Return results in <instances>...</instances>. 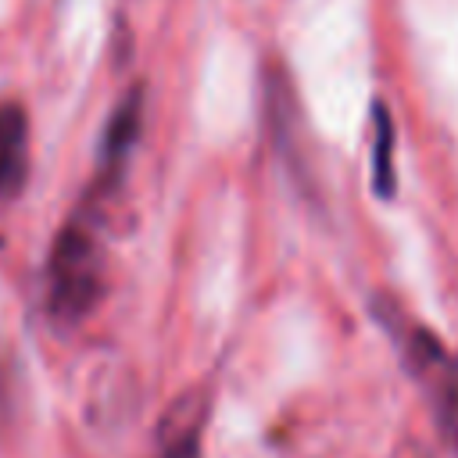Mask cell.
I'll return each mask as SVG.
<instances>
[{
  "label": "cell",
  "instance_id": "1",
  "mask_svg": "<svg viewBox=\"0 0 458 458\" xmlns=\"http://www.w3.org/2000/svg\"><path fill=\"white\" fill-rule=\"evenodd\" d=\"M104 293V250L86 218H75L54 240L47 268V308L57 322L86 318Z\"/></svg>",
  "mask_w": 458,
  "mask_h": 458
},
{
  "label": "cell",
  "instance_id": "4",
  "mask_svg": "<svg viewBox=\"0 0 458 458\" xmlns=\"http://www.w3.org/2000/svg\"><path fill=\"white\" fill-rule=\"evenodd\" d=\"M433 372V408H437V426L447 437V444L458 451V358L440 354Z\"/></svg>",
  "mask_w": 458,
  "mask_h": 458
},
{
  "label": "cell",
  "instance_id": "2",
  "mask_svg": "<svg viewBox=\"0 0 458 458\" xmlns=\"http://www.w3.org/2000/svg\"><path fill=\"white\" fill-rule=\"evenodd\" d=\"M29 172V125L18 104H0V197H14Z\"/></svg>",
  "mask_w": 458,
  "mask_h": 458
},
{
  "label": "cell",
  "instance_id": "6",
  "mask_svg": "<svg viewBox=\"0 0 458 458\" xmlns=\"http://www.w3.org/2000/svg\"><path fill=\"white\" fill-rule=\"evenodd\" d=\"M401 458H429V454H422V451H404Z\"/></svg>",
  "mask_w": 458,
  "mask_h": 458
},
{
  "label": "cell",
  "instance_id": "3",
  "mask_svg": "<svg viewBox=\"0 0 458 458\" xmlns=\"http://www.w3.org/2000/svg\"><path fill=\"white\" fill-rule=\"evenodd\" d=\"M136 129H140V89H132L118 104V111L111 114V125H107V136L100 147V168L104 172H114L125 165V157L136 143Z\"/></svg>",
  "mask_w": 458,
  "mask_h": 458
},
{
  "label": "cell",
  "instance_id": "5",
  "mask_svg": "<svg viewBox=\"0 0 458 458\" xmlns=\"http://www.w3.org/2000/svg\"><path fill=\"white\" fill-rule=\"evenodd\" d=\"M376 182L379 190H390V118L379 111V147H376Z\"/></svg>",
  "mask_w": 458,
  "mask_h": 458
}]
</instances>
